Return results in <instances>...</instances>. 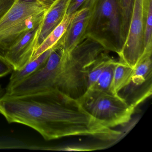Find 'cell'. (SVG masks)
<instances>
[{
    "mask_svg": "<svg viewBox=\"0 0 152 152\" xmlns=\"http://www.w3.org/2000/svg\"><path fill=\"white\" fill-rule=\"evenodd\" d=\"M0 114L9 123L20 124L38 132L46 140L90 137L116 140L121 132L101 124L75 99L56 89L0 97Z\"/></svg>",
    "mask_w": 152,
    "mask_h": 152,
    "instance_id": "obj_1",
    "label": "cell"
},
{
    "mask_svg": "<svg viewBox=\"0 0 152 152\" xmlns=\"http://www.w3.org/2000/svg\"><path fill=\"white\" fill-rule=\"evenodd\" d=\"M107 51L96 41L86 38L70 53L64 52L56 89L78 99L88 88V68L102 53Z\"/></svg>",
    "mask_w": 152,
    "mask_h": 152,
    "instance_id": "obj_2",
    "label": "cell"
},
{
    "mask_svg": "<svg viewBox=\"0 0 152 152\" xmlns=\"http://www.w3.org/2000/svg\"><path fill=\"white\" fill-rule=\"evenodd\" d=\"M85 38L96 41L107 51L121 53L124 42L117 0H93Z\"/></svg>",
    "mask_w": 152,
    "mask_h": 152,
    "instance_id": "obj_3",
    "label": "cell"
},
{
    "mask_svg": "<svg viewBox=\"0 0 152 152\" xmlns=\"http://www.w3.org/2000/svg\"><path fill=\"white\" fill-rule=\"evenodd\" d=\"M77 100L94 119L112 129L129 123L135 109L119 96L94 88L88 89Z\"/></svg>",
    "mask_w": 152,
    "mask_h": 152,
    "instance_id": "obj_4",
    "label": "cell"
},
{
    "mask_svg": "<svg viewBox=\"0 0 152 152\" xmlns=\"http://www.w3.org/2000/svg\"><path fill=\"white\" fill-rule=\"evenodd\" d=\"M64 55L61 47L56 44L46 64L38 71L8 89L5 93L20 95L56 89Z\"/></svg>",
    "mask_w": 152,
    "mask_h": 152,
    "instance_id": "obj_5",
    "label": "cell"
},
{
    "mask_svg": "<svg viewBox=\"0 0 152 152\" xmlns=\"http://www.w3.org/2000/svg\"><path fill=\"white\" fill-rule=\"evenodd\" d=\"M152 0H135L127 39L118 56L120 62L134 68L145 55L144 31L148 8Z\"/></svg>",
    "mask_w": 152,
    "mask_h": 152,
    "instance_id": "obj_6",
    "label": "cell"
},
{
    "mask_svg": "<svg viewBox=\"0 0 152 152\" xmlns=\"http://www.w3.org/2000/svg\"><path fill=\"white\" fill-rule=\"evenodd\" d=\"M152 53L144 55L134 68L129 83L118 93L129 105L136 108L152 95Z\"/></svg>",
    "mask_w": 152,
    "mask_h": 152,
    "instance_id": "obj_7",
    "label": "cell"
},
{
    "mask_svg": "<svg viewBox=\"0 0 152 152\" xmlns=\"http://www.w3.org/2000/svg\"><path fill=\"white\" fill-rule=\"evenodd\" d=\"M93 1L92 0L74 13L64 33L56 43L62 48L65 54L70 53L86 39L85 33Z\"/></svg>",
    "mask_w": 152,
    "mask_h": 152,
    "instance_id": "obj_8",
    "label": "cell"
},
{
    "mask_svg": "<svg viewBox=\"0 0 152 152\" xmlns=\"http://www.w3.org/2000/svg\"><path fill=\"white\" fill-rule=\"evenodd\" d=\"M42 23L28 31L2 54L13 70H19L31 60Z\"/></svg>",
    "mask_w": 152,
    "mask_h": 152,
    "instance_id": "obj_9",
    "label": "cell"
},
{
    "mask_svg": "<svg viewBox=\"0 0 152 152\" xmlns=\"http://www.w3.org/2000/svg\"><path fill=\"white\" fill-rule=\"evenodd\" d=\"M47 10L36 0H16L12 7L0 20V33Z\"/></svg>",
    "mask_w": 152,
    "mask_h": 152,
    "instance_id": "obj_10",
    "label": "cell"
},
{
    "mask_svg": "<svg viewBox=\"0 0 152 152\" xmlns=\"http://www.w3.org/2000/svg\"><path fill=\"white\" fill-rule=\"evenodd\" d=\"M47 10L30 17L1 33L0 54L2 55L28 31L41 23Z\"/></svg>",
    "mask_w": 152,
    "mask_h": 152,
    "instance_id": "obj_11",
    "label": "cell"
},
{
    "mask_svg": "<svg viewBox=\"0 0 152 152\" xmlns=\"http://www.w3.org/2000/svg\"><path fill=\"white\" fill-rule=\"evenodd\" d=\"M69 1L70 0H57L47 10L41 25L35 50L64 20L66 14Z\"/></svg>",
    "mask_w": 152,
    "mask_h": 152,
    "instance_id": "obj_12",
    "label": "cell"
},
{
    "mask_svg": "<svg viewBox=\"0 0 152 152\" xmlns=\"http://www.w3.org/2000/svg\"><path fill=\"white\" fill-rule=\"evenodd\" d=\"M52 48L45 51L34 59L31 60L22 68L13 70L6 89H8L24 80L41 68L48 58Z\"/></svg>",
    "mask_w": 152,
    "mask_h": 152,
    "instance_id": "obj_13",
    "label": "cell"
},
{
    "mask_svg": "<svg viewBox=\"0 0 152 152\" xmlns=\"http://www.w3.org/2000/svg\"><path fill=\"white\" fill-rule=\"evenodd\" d=\"M73 15V14L71 15L66 14L63 21L48 35L44 41L36 49L31 60L36 58L51 48L58 42L64 33Z\"/></svg>",
    "mask_w": 152,
    "mask_h": 152,
    "instance_id": "obj_14",
    "label": "cell"
},
{
    "mask_svg": "<svg viewBox=\"0 0 152 152\" xmlns=\"http://www.w3.org/2000/svg\"><path fill=\"white\" fill-rule=\"evenodd\" d=\"M134 68L125 64L117 61L114 72L113 91L114 95L118 96V92L129 82Z\"/></svg>",
    "mask_w": 152,
    "mask_h": 152,
    "instance_id": "obj_15",
    "label": "cell"
},
{
    "mask_svg": "<svg viewBox=\"0 0 152 152\" xmlns=\"http://www.w3.org/2000/svg\"><path fill=\"white\" fill-rule=\"evenodd\" d=\"M113 59L106 51L102 53L89 66L88 68V89L94 85L107 66Z\"/></svg>",
    "mask_w": 152,
    "mask_h": 152,
    "instance_id": "obj_16",
    "label": "cell"
},
{
    "mask_svg": "<svg viewBox=\"0 0 152 152\" xmlns=\"http://www.w3.org/2000/svg\"><path fill=\"white\" fill-rule=\"evenodd\" d=\"M117 63V61L114 59L110 62L104 69L96 83L89 88L95 89L114 95L113 91V78Z\"/></svg>",
    "mask_w": 152,
    "mask_h": 152,
    "instance_id": "obj_17",
    "label": "cell"
},
{
    "mask_svg": "<svg viewBox=\"0 0 152 152\" xmlns=\"http://www.w3.org/2000/svg\"><path fill=\"white\" fill-rule=\"evenodd\" d=\"M121 18L122 33L125 43L129 32L135 0H117Z\"/></svg>",
    "mask_w": 152,
    "mask_h": 152,
    "instance_id": "obj_18",
    "label": "cell"
},
{
    "mask_svg": "<svg viewBox=\"0 0 152 152\" xmlns=\"http://www.w3.org/2000/svg\"><path fill=\"white\" fill-rule=\"evenodd\" d=\"M91 1L92 0H70L66 15L74 14Z\"/></svg>",
    "mask_w": 152,
    "mask_h": 152,
    "instance_id": "obj_19",
    "label": "cell"
},
{
    "mask_svg": "<svg viewBox=\"0 0 152 152\" xmlns=\"http://www.w3.org/2000/svg\"><path fill=\"white\" fill-rule=\"evenodd\" d=\"M13 68L6 58L0 54V78L12 72Z\"/></svg>",
    "mask_w": 152,
    "mask_h": 152,
    "instance_id": "obj_20",
    "label": "cell"
},
{
    "mask_svg": "<svg viewBox=\"0 0 152 152\" xmlns=\"http://www.w3.org/2000/svg\"><path fill=\"white\" fill-rule=\"evenodd\" d=\"M16 0H0V20L12 7Z\"/></svg>",
    "mask_w": 152,
    "mask_h": 152,
    "instance_id": "obj_21",
    "label": "cell"
},
{
    "mask_svg": "<svg viewBox=\"0 0 152 152\" xmlns=\"http://www.w3.org/2000/svg\"><path fill=\"white\" fill-rule=\"evenodd\" d=\"M38 2L40 3L43 7H45L47 9H48L51 5L56 2L57 0H36Z\"/></svg>",
    "mask_w": 152,
    "mask_h": 152,
    "instance_id": "obj_22",
    "label": "cell"
},
{
    "mask_svg": "<svg viewBox=\"0 0 152 152\" xmlns=\"http://www.w3.org/2000/svg\"><path fill=\"white\" fill-rule=\"evenodd\" d=\"M1 86H0V93H1Z\"/></svg>",
    "mask_w": 152,
    "mask_h": 152,
    "instance_id": "obj_23",
    "label": "cell"
},
{
    "mask_svg": "<svg viewBox=\"0 0 152 152\" xmlns=\"http://www.w3.org/2000/svg\"><path fill=\"white\" fill-rule=\"evenodd\" d=\"M27 1H31V0H27Z\"/></svg>",
    "mask_w": 152,
    "mask_h": 152,
    "instance_id": "obj_24",
    "label": "cell"
}]
</instances>
